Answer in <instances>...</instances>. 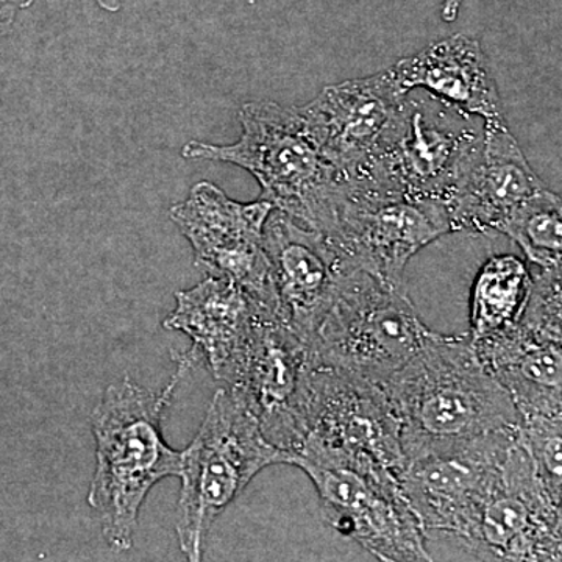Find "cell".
Returning a JSON list of instances; mask_svg holds the SVG:
<instances>
[{"label":"cell","mask_w":562,"mask_h":562,"mask_svg":"<svg viewBox=\"0 0 562 562\" xmlns=\"http://www.w3.org/2000/svg\"><path fill=\"white\" fill-rule=\"evenodd\" d=\"M199 353L180 355L171 383L151 392L125 376L110 384L92 412L95 472L88 503L101 516L103 538L114 552L132 549L140 506L155 484L179 476L181 452L162 438V413Z\"/></svg>","instance_id":"cell-1"},{"label":"cell","mask_w":562,"mask_h":562,"mask_svg":"<svg viewBox=\"0 0 562 562\" xmlns=\"http://www.w3.org/2000/svg\"><path fill=\"white\" fill-rule=\"evenodd\" d=\"M383 390L401 424L403 454L520 427V414L469 336L430 331Z\"/></svg>","instance_id":"cell-2"},{"label":"cell","mask_w":562,"mask_h":562,"mask_svg":"<svg viewBox=\"0 0 562 562\" xmlns=\"http://www.w3.org/2000/svg\"><path fill=\"white\" fill-rule=\"evenodd\" d=\"M238 117L243 133L236 143L188 140L181 157L246 169L260 183L262 201L322 233L341 179L322 154L302 106L251 101Z\"/></svg>","instance_id":"cell-3"},{"label":"cell","mask_w":562,"mask_h":562,"mask_svg":"<svg viewBox=\"0 0 562 562\" xmlns=\"http://www.w3.org/2000/svg\"><path fill=\"white\" fill-rule=\"evenodd\" d=\"M482 117L431 92L412 90L382 146L353 183L413 199L447 203L479 160Z\"/></svg>","instance_id":"cell-4"},{"label":"cell","mask_w":562,"mask_h":562,"mask_svg":"<svg viewBox=\"0 0 562 562\" xmlns=\"http://www.w3.org/2000/svg\"><path fill=\"white\" fill-rule=\"evenodd\" d=\"M286 462L288 454L265 438L238 398L227 387L217 390L198 435L181 452L176 531L187 560H202L211 527L262 469Z\"/></svg>","instance_id":"cell-5"},{"label":"cell","mask_w":562,"mask_h":562,"mask_svg":"<svg viewBox=\"0 0 562 562\" xmlns=\"http://www.w3.org/2000/svg\"><path fill=\"white\" fill-rule=\"evenodd\" d=\"M430 331L406 286L347 269L306 349L314 368L353 373L383 386L412 360Z\"/></svg>","instance_id":"cell-6"},{"label":"cell","mask_w":562,"mask_h":562,"mask_svg":"<svg viewBox=\"0 0 562 562\" xmlns=\"http://www.w3.org/2000/svg\"><path fill=\"white\" fill-rule=\"evenodd\" d=\"M286 464L297 465L310 476L319 494L325 520L376 560H432L424 528L394 473L306 446L288 454Z\"/></svg>","instance_id":"cell-7"},{"label":"cell","mask_w":562,"mask_h":562,"mask_svg":"<svg viewBox=\"0 0 562 562\" xmlns=\"http://www.w3.org/2000/svg\"><path fill=\"white\" fill-rule=\"evenodd\" d=\"M449 233H453L452 217L441 201L387 194L341 181L321 235L346 268L371 273L392 286H405V269L414 255Z\"/></svg>","instance_id":"cell-8"},{"label":"cell","mask_w":562,"mask_h":562,"mask_svg":"<svg viewBox=\"0 0 562 562\" xmlns=\"http://www.w3.org/2000/svg\"><path fill=\"white\" fill-rule=\"evenodd\" d=\"M273 206L258 199L233 201L220 187L199 181L187 201L169 210L171 221L194 250V265L209 277L231 280L249 294L266 316L280 317L271 262L265 250V224Z\"/></svg>","instance_id":"cell-9"},{"label":"cell","mask_w":562,"mask_h":562,"mask_svg":"<svg viewBox=\"0 0 562 562\" xmlns=\"http://www.w3.org/2000/svg\"><path fill=\"white\" fill-rule=\"evenodd\" d=\"M562 269L532 273L530 297L505 331L472 342L520 414L562 416Z\"/></svg>","instance_id":"cell-10"},{"label":"cell","mask_w":562,"mask_h":562,"mask_svg":"<svg viewBox=\"0 0 562 562\" xmlns=\"http://www.w3.org/2000/svg\"><path fill=\"white\" fill-rule=\"evenodd\" d=\"M517 431L490 432L406 454L397 480L427 539L449 536L464 542Z\"/></svg>","instance_id":"cell-11"},{"label":"cell","mask_w":562,"mask_h":562,"mask_svg":"<svg viewBox=\"0 0 562 562\" xmlns=\"http://www.w3.org/2000/svg\"><path fill=\"white\" fill-rule=\"evenodd\" d=\"M308 349L280 317L260 316L225 387L257 419L272 446L290 454L308 432Z\"/></svg>","instance_id":"cell-12"},{"label":"cell","mask_w":562,"mask_h":562,"mask_svg":"<svg viewBox=\"0 0 562 562\" xmlns=\"http://www.w3.org/2000/svg\"><path fill=\"white\" fill-rule=\"evenodd\" d=\"M562 501L517 436L462 546L492 561H561Z\"/></svg>","instance_id":"cell-13"},{"label":"cell","mask_w":562,"mask_h":562,"mask_svg":"<svg viewBox=\"0 0 562 562\" xmlns=\"http://www.w3.org/2000/svg\"><path fill=\"white\" fill-rule=\"evenodd\" d=\"M302 446L369 462L395 476L405 462L401 424L383 386L330 368L313 366L308 432Z\"/></svg>","instance_id":"cell-14"},{"label":"cell","mask_w":562,"mask_h":562,"mask_svg":"<svg viewBox=\"0 0 562 562\" xmlns=\"http://www.w3.org/2000/svg\"><path fill=\"white\" fill-rule=\"evenodd\" d=\"M390 69L324 88L302 106L341 181L357 180L382 146L405 98Z\"/></svg>","instance_id":"cell-15"},{"label":"cell","mask_w":562,"mask_h":562,"mask_svg":"<svg viewBox=\"0 0 562 562\" xmlns=\"http://www.w3.org/2000/svg\"><path fill=\"white\" fill-rule=\"evenodd\" d=\"M262 239L281 321L306 346L331 301L339 277L349 268L324 235L280 210L269 214Z\"/></svg>","instance_id":"cell-16"},{"label":"cell","mask_w":562,"mask_h":562,"mask_svg":"<svg viewBox=\"0 0 562 562\" xmlns=\"http://www.w3.org/2000/svg\"><path fill=\"white\" fill-rule=\"evenodd\" d=\"M543 183L506 122H484L479 160L446 203L453 232H501L514 210Z\"/></svg>","instance_id":"cell-17"},{"label":"cell","mask_w":562,"mask_h":562,"mask_svg":"<svg viewBox=\"0 0 562 562\" xmlns=\"http://www.w3.org/2000/svg\"><path fill=\"white\" fill-rule=\"evenodd\" d=\"M260 316L266 314L241 286L206 276L190 290L176 292V308L166 317L165 328L190 336L192 349L205 357L214 379L225 384Z\"/></svg>","instance_id":"cell-18"},{"label":"cell","mask_w":562,"mask_h":562,"mask_svg":"<svg viewBox=\"0 0 562 562\" xmlns=\"http://www.w3.org/2000/svg\"><path fill=\"white\" fill-rule=\"evenodd\" d=\"M387 69L403 92L419 88L484 122H506L490 61L472 36H449Z\"/></svg>","instance_id":"cell-19"},{"label":"cell","mask_w":562,"mask_h":562,"mask_svg":"<svg viewBox=\"0 0 562 562\" xmlns=\"http://www.w3.org/2000/svg\"><path fill=\"white\" fill-rule=\"evenodd\" d=\"M531 286L530 268L516 255H495L484 262L472 286L471 341L512 327L527 305Z\"/></svg>","instance_id":"cell-20"},{"label":"cell","mask_w":562,"mask_h":562,"mask_svg":"<svg viewBox=\"0 0 562 562\" xmlns=\"http://www.w3.org/2000/svg\"><path fill=\"white\" fill-rule=\"evenodd\" d=\"M538 269H562V202L542 188L525 199L501 227Z\"/></svg>","instance_id":"cell-21"},{"label":"cell","mask_w":562,"mask_h":562,"mask_svg":"<svg viewBox=\"0 0 562 562\" xmlns=\"http://www.w3.org/2000/svg\"><path fill=\"white\" fill-rule=\"evenodd\" d=\"M536 471L558 501H562V416L530 417L517 431Z\"/></svg>","instance_id":"cell-22"},{"label":"cell","mask_w":562,"mask_h":562,"mask_svg":"<svg viewBox=\"0 0 562 562\" xmlns=\"http://www.w3.org/2000/svg\"><path fill=\"white\" fill-rule=\"evenodd\" d=\"M32 3L33 0H0V40L13 31L18 14L32 7Z\"/></svg>","instance_id":"cell-23"},{"label":"cell","mask_w":562,"mask_h":562,"mask_svg":"<svg viewBox=\"0 0 562 562\" xmlns=\"http://www.w3.org/2000/svg\"><path fill=\"white\" fill-rule=\"evenodd\" d=\"M462 0H443L441 16L443 22H454L460 16Z\"/></svg>","instance_id":"cell-24"},{"label":"cell","mask_w":562,"mask_h":562,"mask_svg":"<svg viewBox=\"0 0 562 562\" xmlns=\"http://www.w3.org/2000/svg\"><path fill=\"white\" fill-rule=\"evenodd\" d=\"M102 10L109 11V13H117L125 5L127 0H94Z\"/></svg>","instance_id":"cell-25"}]
</instances>
